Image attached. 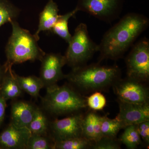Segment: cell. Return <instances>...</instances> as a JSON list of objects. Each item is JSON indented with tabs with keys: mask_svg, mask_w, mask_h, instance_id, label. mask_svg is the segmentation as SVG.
Masks as SVG:
<instances>
[{
	"mask_svg": "<svg viewBox=\"0 0 149 149\" xmlns=\"http://www.w3.org/2000/svg\"><path fill=\"white\" fill-rule=\"evenodd\" d=\"M31 133L27 128L11 123L0 134V147L4 149H26Z\"/></svg>",
	"mask_w": 149,
	"mask_h": 149,
	"instance_id": "12",
	"label": "cell"
},
{
	"mask_svg": "<svg viewBox=\"0 0 149 149\" xmlns=\"http://www.w3.org/2000/svg\"><path fill=\"white\" fill-rule=\"evenodd\" d=\"M10 23L12 32L6 47V71L13 65L27 61H41L46 53L39 47L34 35L20 27L16 21Z\"/></svg>",
	"mask_w": 149,
	"mask_h": 149,
	"instance_id": "3",
	"label": "cell"
},
{
	"mask_svg": "<svg viewBox=\"0 0 149 149\" xmlns=\"http://www.w3.org/2000/svg\"><path fill=\"white\" fill-rule=\"evenodd\" d=\"M54 144L50 136L31 134L26 149H54Z\"/></svg>",
	"mask_w": 149,
	"mask_h": 149,
	"instance_id": "24",
	"label": "cell"
},
{
	"mask_svg": "<svg viewBox=\"0 0 149 149\" xmlns=\"http://www.w3.org/2000/svg\"><path fill=\"white\" fill-rule=\"evenodd\" d=\"M124 129V132L120 138V142L125 145L127 148H137L142 143L137 125H128L125 127Z\"/></svg>",
	"mask_w": 149,
	"mask_h": 149,
	"instance_id": "21",
	"label": "cell"
},
{
	"mask_svg": "<svg viewBox=\"0 0 149 149\" xmlns=\"http://www.w3.org/2000/svg\"><path fill=\"white\" fill-rule=\"evenodd\" d=\"M127 77L141 82L149 78V41L146 37L133 45L125 60Z\"/></svg>",
	"mask_w": 149,
	"mask_h": 149,
	"instance_id": "6",
	"label": "cell"
},
{
	"mask_svg": "<svg viewBox=\"0 0 149 149\" xmlns=\"http://www.w3.org/2000/svg\"><path fill=\"white\" fill-rule=\"evenodd\" d=\"M78 12L75 8L73 10L63 15H60L52 28L51 32L64 40L68 44L71 40L72 35L70 33L68 23L70 19L74 17Z\"/></svg>",
	"mask_w": 149,
	"mask_h": 149,
	"instance_id": "18",
	"label": "cell"
},
{
	"mask_svg": "<svg viewBox=\"0 0 149 149\" xmlns=\"http://www.w3.org/2000/svg\"><path fill=\"white\" fill-rule=\"evenodd\" d=\"M1 68H0V76H1Z\"/></svg>",
	"mask_w": 149,
	"mask_h": 149,
	"instance_id": "29",
	"label": "cell"
},
{
	"mask_svg": "<svg viewBox=\"0 0 149 149\" xmlns=\"http://www.w3.org/2000/svg\"><path fill=\"white\" fill-rule=\"evenodd\" d=\"M20 10L9 0H0V27L7 22L16 21Z\"/></svg>",
	"mask_w": 149,
	"mask_h": 149,
	"instance_id": "20",
	"label": "cell"
},
{
	"mask_svg": "<svg viewBox=\"0 0 149 149\" xmlns=\"http://www.w3.org/2000/svg\"><path fill=\"white\" fill-rule=\"evenodd\" d=\"M137 129L141 140L147 145L149 144V120L137 124Z\"/></svg>",
	"mask_w": 149,
	"mask_h": 149,
	"instance_id": "27",
	"label": "cell"
},
{
	"mask_svg": "<svg viewBox=\"0 0 149 149\" xmlns=\"http://www.w3.org/2000/svg\"><path fill=\"white\" fill-rule=\"evenodd\" d=\"M68 44L64 56L66 64L72 68L87 64L99 50V45L91 39L85 23H80L76 27Z\"/></svg>",
	"mask_w": 149,
	"mask_h": 149,
	"instance_id": "5",
	"label": "cell"
},
{
	"mask_svg": "<svg viewBox=\"0 0 149 149\" xmlns=\"http://www.w3.org/2000/svg\"><path fill=\"white\" fill-rule=\"evenodd\" d=\"M124 0H77L78 11L87 13L99 20L111 23L120 17Z\"/></svg>",
	"mask_w": 149,
	"mask_h": 149,
	"instance_id": "7",
	"label": "cell"
},
{
	"mask_svg": "<svg viewBox=\"0 0 149 149\" xmlns=\"http://www.w3.org/2000/svg\"><path fill=\"white\" fill-rule=\"evenodd\" d=\"M86 98L87 107L93 110H102L106 105L105 97L99 91L94 92Z\"/></svg>",
	"mask_w": 149,
	"mask_h": 149,
	"instance_id": "25",
	"label": "cell"
},
{
	"mask_svg": "<svg viewBox=\"0 0 149 149\" xmlns=\"http://www.w3.org/2000/svg\"><path fill=\"white\" fill-rule=\"evenodd\" d=\"M37 107L24 101L13 102L11 108V123L20 128H27L34 117Z\"/></svg>",
	"mask_w": 149,
	"mask_h": 149,
	"instance_id": "13",
	"label": "cell"
},
{
	"mask_svg": "<svg viewBox=\"0 0 149 149\" xmlns=\"http://www.w3.org/2000/svg\"><path fill=\"white\" fill-rule=\"evenodd\" d=\"M149 25V19L143 15L126 14L104 34L99 45V61L121 58Z\"/></svg>",
	"mask_w": 149,
	"mask_h": 149,
	"instance_id": "1",
	"label": "cell"
},
{
	"mask_svg": "<svg viewBox=\"0 0 149 149\" xmlns=\"http://www.w3.org/2000/svg\"><path fill=\"white\" fill-rule=\"evenodd\" d=\"M6 100L0 95V125H1L4 119L6 104Z\"/></svg>",
	"mask_w": 149,
	"mask_h": 149,
	"instance_id": "28",
	"label": "cell"
},
{
	"mask_svg": "<svg viewBox=\"0 0 149 149\" xmlns=\"http://www.w3.org/2000/svg\"><path fill=\"white\" fill-rule=\"evenodd\" d=\"M102 116L91 111L83 115L82 120V136L91 142H96L103 137L101 130Z\"/></svg>",
	"mask_w": 149,
	"mask_h": 149,
	"instance_id": "14",
	"label": "cell"
},
{
	"mask_svg": "<svg viewBox=\"0 0 149 149\" xmlns=\"http://www.w3.org/2000/svg\"><path fill=\"white\" fill-rule=\"evenodd\" d=\"M121 71L117 65L103 66L98 63L87 64L75 68L66 79L78 90L84 93L105 91L120 78Z\"/></svg>",
	"mask_w": 149,
	"mask_h": 149,
	"instance_id": "2",
	"label": "cell"
},
{
	"mask_svg": "<svg viewBox=\"0 0 149 149\" xmlns=\"http://www.w3.org/2000/svg\"><path fill=\"white\" fill-rule=\"evenodd\" d=\"M83 115L77 113L63 119H56L49 123L50 136L54 142L83 136L81 124Z\"/></svg>",
	"mask_w": 149,
	"mask_h": 149,
	"instance_id": "9",
	"label": "cell"
},
{
	"mask_svg": "<svg viewBox=\"0 0 149 149\" xmlns=\"http://www.w3.org/2000/svg\"><path fill=\"white\" fill-rule=\"evenodd\" d=\"M144 82L127 77L120 78L113 85L120 101L136 104L149 103V91Z\"/></svg>",
	"mask_w": 149,
	"mask_h": 149,
	"instance_id": "8",
	"label": "cell"
},
{
	"mask_svg": "<svg viewBox=\"0 0 149 149\" xmlns=\"http://www.w3.org/2000/svg\"><path fill=\"white\" fill-rule=\"evenodd\" d=\"M93 149H119L120 146L116 138L102 137L97 141L93 143Z\"/></svg>",
	"mask_w": 149,
	"mask_h": 149,
	"instance_id": "26",
	"label": "cell"
},
{
	"mask_svg": "<svg viewBox=\"0 0 149 149\" xmlns=\"http://www.w3.org/2000/svg\"><path fill=\"white\" fill-rule=\"evenodd\" d=\"M122 128V125L116 118L110 119L107 115L102 116L101 130L103 137L116 138L118 133Z\"/></svg>",
	"mask_w": 149,
	"mask_h": 149,
	"instance_id": "23",
	"label": "cell"
},
{
	"mask_svg": "<svg viewBox=\"0 0 149 149\" xmlns=\"http://www.w3.org/2000/svg\"><path fill=\"white\" fill-rule=\"evenodd\" d=\"M119 112L116 118L124 128L126 126L137 125L149 120V104H136L118 100Z\"/></svg>",
	"mask_w": 149,
	"mask_h": 149,
	"instance_id": "11",
	"label": "cell"
},
{
	"mask_svg": "<svg viewBox=\"0 0 149 149\" xmlns=\"http://www.w3.org/2000/svg\"><path fill=\"white\" fill-rule=\"evenodd\" d=\"M8 74L4 78L1 88V96L5 100H14L22 95V94L16 78L15 72L11 68L6 71Z\"/></svg>",
	"mask_w": 149,
	"mask_h": 149,
	"instance_id": "16",
	"label": "cell"
},
{
	"mask_svg": "<svg viewBox=\"0 0 149 149\" xmlns=\"http://www.w3.org/2000/svg\"><path fill=\"white\" fill-rule=\"evenodd\" d=\"M15 78L19 87L23 92H25L33 97L37 98L40 95L41 89L44 84L40 77L35 75L23 77L15 74Z\"/></svg>",
	"mask_w": 149,
	"mask_h": 149,
	"instance_id": "17",
	"label": "cell"
},
{
	"mask_svg": "<svg viewBox=\"0 0 149 149\" xmlns=\"http://www.w3.org/2000/svg\"><path fill=\"white\" fill-rule=\"evenodd\" d=\"M49 123L44 112L40 108L37 107L34 117L27 128L31 134L48 135Z\"/></svg>",
	"mask_w": 149,
	"mask_h": 149,
	"instance_id": "19",
	"label": "cell"
},
{
	"mask_svg": "<svg viewBox=\"0 0 149 149\" xmlns=\"http://www.w3.org/2000/svg\"><path fill=\"white\" fill-rule=\"evenodd\" d=\"M42 103L44 109L56 116L77 113L87 107L86 98L66 85L56 84L47 88Z\"/></svg>",
	"mask_w": 149,
	"mask_h": 149,
	"instance_id": "4",
	"label": "cell"
},
{
	"mask_svg": "<svg viewBox=\"0 0 149 149\" xmlns=\"http://www.w3.org/2000/svg\"><path fill=\"white\" fill-rule=\"evenodd\" d=\"M93 142L83 136L54 142V149H87L92 148Z\"/></svg>",
	"mask_w": 149,
	"mask_h": 149,
	"instance_id": "22",
	"label": "cell"
},
{
	"mask_svg": "<svg viewBox=\"0 0 149 149\" xmlns=\"http://www.w3.org/2000/svg\"><path fill=\"white\" fill-rule=\"evenodd\" d=\"M40 78L44 87L56 85L59 80L65 79L62 68L66 64L64 56L60 54H45L41 61Z\"/></svg>",
	"mask_w": 149,
	"mask_h": 149,
	"instance_id": "10",
	"label": "cell"
},
{
	"mask_svg": "<svg viewBox=\"0 0 149 149\" xmlns=\"http://www.w3.org/2000/svg\"><path fill=\"white\" fill-rule=\"evenodd\" d=\"M59 10L56 3L53 0H49L40 13L38 29L34 35L38 41L40 40V32L52 30L59 16Z\"/></svg>",
	"mask_w": 149,
	"mask_h": 149,
	"instance_id": "15",
	"label": "cell"
}]
</instances>
